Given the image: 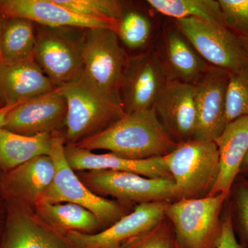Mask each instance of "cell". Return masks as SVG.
Listing matches in <instances>:
<instances>
[{
	"label": "cell",
	"instance_id": "cell-1",
	"mask_svg": "<svg viewBox=\"0 0 248 248\" xmlns=\"http://www.w3.org/2000/svg\"><path fill=\"white\" fill-rule=\"evenodd\" d=\"M77 146L88 151L105 150L130 159L164 156L177 146L161 123L154 108L124 113L104 130Z\"/></svg>",
	"mask_w": 248,
	"mask_h": 248
},
{
	"label": "cell",
	"instance_id": "cell-2",
	"mask_svg": "<svg viewBox=\"0 0 248 248\" xmlns=\"http://www.w3.org/2000/svg\"><path fill=\"white\" fill-rule=\"evenodd\" d=\"M58 89L66 102V138L71 144L104 130L125 113L120 96L106 92L84 75Z\"/></svg>",
	"mask_w": 248,
	"mask_h": 248
},
{
	"label": "cell",
	"instance_id": "cell-3",
	"mask_svg": "<svg viewBox=\"0 0 248 248\" xmlns=\"http://www.w3.org/2000/svg\"><path fill=\"white\" fill-rule=\"evenodd\" d=\"M164 158L175 182L177 199L208 196L219 170V154L215 141L181 142Z\"/></svg>",
	"mask_w": 248,
	"mask_h": 248
},
{
	"label": "cell",
	"instance_id": "cell-4",
	"mask_svg": "<svg viewBox=\"0 0 248 248\" xmlns=\"http://www.w3.org/2000/svg\"><path fill=\"white\" fill-rule=\"evenodd\" d=\"M229 195L180 199L169 204L165 215L172 222L179 248H216L221 231L219 216Z\"/></svg>",
	"mask_w": 248,
	"mask_h": 248
},
{
	"label": "cell",
	"instance_id": "cell-5",
	"mask_svg": "<svg viewBox=\"0 0 248 248\" xmlns=\"http://www.w3.org/2000/svg\"><path fill=\"white\" fill-rule=\"evenodd\" d=\"M174 25L210 66L232 73L248 66V54L239 37L226 25L189 17L174 19Z\"/></svg>",
	"mask_w": 248,
	"mask_h": 248
},
{
	"label": "cell",
	"instance_id": "cell-6",
	"mask_svg": "<svg viewBox=\"0 0 248 248\" xmlns=\"http://www.w3.org/2000/svg\"><path fill=\"white\" fill-rule=\"evenodd\" d=\"M50 156L56 171L53 182L40 201L78 204L102 221H113L124 217L123 210L118 204L94 193L80 180L67 161L63 139L58 135L54 136Z\"/></svg>",
	"mask_w": 248,
	"mask_h": 248
},
{
	"label": "cell",
	"instance_id": "cell-7",
	"mask_svg": "<svg viewBox=\"0 0 248 248\" xmlns=\"http://www.w3.org/2000/svg\"><path fill=\"white\" fill-rule=\"evenodd\" d=\"M86 31L82 41L84 76L106 92L120 96L129 57L117 32L108 29Z\"/></svg>",
	"mask_w": 248,
	"mask_h": 248
},
{
	"label": "cell",
	"instance_id": "cell-8",
	"mask_svg": "<svg viewBox=\"0 0 248 248\" xmlns=\"http://www.w3.org/2000/svg\"><path fill=\"white\" fill-rule=\"evenodd\" d=\"M62 29L42 27L36 35L34 59L57 89L73 84L84 75L82 40Z\"/></svg>",
	"mask_w": 248,
	"mask_h": 248
},
{
	"label": "cell",
	"instance_id": "cell-9",
	"mask_svg": "<svg viewBox=\"0 0 248 248\" xmlns=\"http://www.w3.org/2000/svg\"><path fill=\"white\" fill-rule=\"evenodd\" d=\"M90 190L120 200L146 202H167L177 198L172 178H148L135 173L90 170L83 176Z\"/></svg>",
	"mask_w": 248,
	"mask_h": 248
},
{
	"label": "cell",
	"instance_id": "cell-10",
	"mask_svg": "<svg viewBox=\"0 0 248 248\" xmlns=\"http://www.w3.org/2000/svg\"><path fill=\"white\" fill-rule=\"evenodd\" d=\"M167 81L157 53L128 58L120 91L125 113L153 109Z\"/></svg>",
	"mask_w": 248,
	"mask_h": 248
},
{
	"label": "cell",
	"instance_id": "cell-11",
	"mask_svg": "<svg viewBox=\"0 0 248 248\" xmlns=\"http://www.w3.org/2000/svg\"><path fill=\"white\" fill-rule=\"evenodd\" d=\"M166 202L139 204L133 213L122 217L110 228L94 234L68 231V242L74 248H120L122 243L151 231L165 216Z\"/></svg>",
	"mask_w": 248,
	"mask_h": 248
},
{
	"label": "cell",
	"instance_id": "cell-12",
	"mask_svg": "<svg viewBox=\"0 0 248 248\" xmlns=\"http://www.w3.org/2000/svg\"><path fill=\"white\" fill-rule=\"evenodd\" d=\"M230 72L211 66L195 84L197 126L194 140L210 141L215 140L228 124L226 95Z\"/></svg>",
	"mask_w": 248,
	"mask_h": 248
},
{
	"label": "cell",
	"instance_id": "cell-13",
	"mask_svg": "<svg viewBox=\"0 0 248 248\" xmlns=\"http://www.w3.org/2000/svg\"><path fill=\"white\" fill-rule=\"evenodd\" d=\"M0 14L5 18H23L52 29H108L117 32L120 22L81 16L55 0H0Z\"/></svg>",
	"mask_w": 248,
	"mask_h": 248
},
{
	"label": "cell",
	"instance_id": "cell-14",
	"mask_svg": "<svg viewBox=\"0 0 248 248\" xmlns=\"http://www.w3.org/2000/svg\"><path fill=\"white\" fill-rule=\"evenodd\" d=\"M153 108L174 141L179 143L194 140L197 126L195 85L168 80Z\"/></svg>",
	"mask_w": 248,
	"mask_h": 248
},
{
	"label": "cell",
	"instance_id": "cell-15",
	"mask_svg": "<svg viewBox=\"0 0 248 248\" xmlns=\"http://www.w3.org/2000/svg\"><path fill=\"white\" fill-rule=\"evenodd\" d=\"M66 112V100L57 89L16 106L6 115L3 128L26 136L55 133L65 124Z\"/></svg>",
	"mask_w": 248,
	"mask_h": 248
},
{
	"label": "cell",
	"instance_id": "cell-16",
	"mask_svg": "<svg viewBox=\"0 0 248 248\" xmlns=\"http://www.w3.org/2000/svg\"><path fill=\"white\" fill-rule=\"evenodd\" d=\"M34 58L0 62V105L15 107L56 90Z\"/></svg>",
	"mask_w": 248,
	"mask_h": 248
},
{
	"label": "cell",
	"instance_id": "cell-17",
	"mask_svg": "<svg viewBox=\"0 0 248 248\" xmlns=\"http://www.w3.org/2000/svg\"><path fill=\"white\" fill-rule=\"evenodd\" d=\"M65 155L73 170H104L135 173L148 178H172L164 156L130 159L111 153L95 154L71 143L65 146Z\"/></svg>",
	"mask_w": 248,
	"mask_h": 248
},
{
	"label": "cell",
	"instance_id": "cell-18",
	"mask_svg": "<svg viewBox=\"0 0 248 248\" xmlns=\"http://www.w3.org/2000/svg\"><path fill=\"white\" fill-rule=\"evenodd\" d=\"M214 141L219 154V170L208 196L220 193L230 195L248 152V116L239 117L227 124Z\"/></svg>",
	"mask_w": 248,
	"mask_h": 248
},
{
	"label": "cell",
	"instance_id": "cell-19",
	"mask_svg": "<svg viewBox=\"0 0 248 248\" xmlns=\"http://www.w3.org/2000/svg\"><path fill=\"white\" fill-rule=\"evenodd\" d=\"M157 55L169 81L195 84L212 66L197 53L176 27L166 32L164 54L162 56Z\"/></svg>",
	"mask_w": 248,
	"mask_h": 248
},
{
	"label": "cell",
	"instance_id": "cell-20",
	"mask_svg": "<svg viewBox=\"0 0 248 248\" xmlns=\"http://www.w3.org/2000/svg\"><path fill=\"white\" fill-rule=\"evenodd\" d=\"M55 133L26 136L0 127V166L15 169L41 155H48L53 147Z\"/></svg>",
	"mask_w": 248,
	"mask_h": 248
},
{
	"label": "cell",
	"instance_id": "cell-21",
	"mask_svg": "<svg viewBox=\"0 0 248 248\" xmlns=\"http://www.w3.org/2000/svg\"><path fill=\"white\" fill-rule=\"evenodd\" d=\"M55 164L48 155H41L13 170L10 184L31 202H39L55 177Z\"/></svg>",
	"mask_w": 248,
	"mask_h": 248
},
{
	"label": "cell",
	"instance_id": "cell-22",
	"mask_svg": "<svg viewBox=\"0 0 248 248\" xmlns=\"http://www.w3.org/2000/svg\"><path fill=\"white\" fill-rule=\"evenodd\" d=\"M3 248H74L27 215L17 213L8 228Z\"/></svg>",
	"mask_w": 248,
	"mask_h": 248
},
{
	"label": "cell",
	"instance_id": "cell-23",
	"mask_svg": "<svg viewBox=\"0 0 248 248\" xmlns=\"http://www.w3.org/2000/svg\"><path fill=\"white\" fill-rule=\"evenodd\" d=\"M35 44L33 22L23 18H5L1 33V61L34 58Z\"/></svg>",
	"mask_w": 248,
	"mask_h": 248
},
{
	"label": "cell",
	"instance_id": "cell-24",
	"mask_svg": "<svg viewBox=\"0 0 248 248\" xmlns=\"http://www.w3.org/2000/svg\"><path fill=\"white\" fill-rule=\"evenodd\" d=\"M41 216L54 226L69 231H88L97 228L100 220L90 210L76 203L37 202Z\"/></svg>",
	"mask_w": 248,
	"mask_h": 248
},
{
	"label": "cell",
	"instance_id": "cell-25",
	"mask_svg": "<svg viewBox=\"0 0 248 248\" xmlns=\"http://www.w3.org/2000/svg\"><path fill=\"white\" fill-rule=\"evenodd\" d=\"M160 14L174 19L194 17L213 24L225 25L221 7L215 0H148Z\"/></svg>",
	"mask_w": 248,
	"mask_h": 248
},
{
	"label": "cell",
	"instance_id": "cell-26",
	"mask_svg": "<svg viewBox=\"0 0 248 248\" xmlns=\"http://www.w3.org/2000/svg\"><path fill=\"white\" fill-rule=\"evenodd\" d=\"M227 122L248 116V66L230 73L226 95Z\"/></svg>",
	"mask_w": 248,
	"mask_h": 248
},
{
	"label": "cell",
	"instance_id": "cell-27",
	"mask_svg": "<svg viewBox=\"0 0 248 248\" xmlns=\"http://www.w3.org/2000/svg\"><path fill=\"white\" fill-rule=\"evenodd\" d=\"M151 21L144 15L130 11L124 14L121 18L117 34L126 46L137 49L146 45L151 36Z\"/></svg>",
	"mask_w": 248,
	"mask_h": 248
},
{
	"label": "cell",
	"instance_id": "cell-28",
	"mask_svg": "<svg viewBox=\"0 0 248 248\" xmlns=\"http://www.w3.org/2000/svg\"><path fill=\"white\" fill-rule=\"evenodd\" d=\"M70 11L86 17L120 21L124 15L117 0H55Z\"/></svg>",
	"mask_w": 248,
	"mask_h": 248
},
{
	"label": "cell",
	"instance_id": "cell-29",
	"mask_svg": "<svg viewBox=\"0 0 248 248\" xmlns=\"http://www.w3.org/2000/svg\"><path fill=\"white\" fill-rule=\"evenodd\" d=\"M233 210L230 209L234 232H239L240 244L248 248V179L234 182Z\"/></svg>",
	"mask_w": 248,
	"mask_h": 248
},
{
	"label": "cell",
	"instance_id": "cell-30",
	"mask_svg": "<svg viewBox=\"0 0 248 248\" xmlns=\"http://www.w3.org/2000/svg\"><path fill=\"white\" fill-rule=\"evenodd\" d=\"M223 22L238 37L248 38V0H218Z\"/></svg>",
	"mask_w": 248,
	"mask_h": 248
},
{
	"label": "cell",
	"instance_id": "cell-31",
	"mask_svg": "<svg viewBox=\"0 0 248 248\" xmlns=\"http://www.w3.org/2000/svg\"><path fill=\"white\" fill-rule=\"evenodd\" d=\"M120 248H179L169 228L156 226L151 231L129 240Z\"/></svg>",
	"mask_w": 248,
	"mask_h": 248
},
{
	"label": "cell",
	"instance_id": "cell-32",
	"mask_svg": "<svg viewBox=\"0 0 248 248\" xmlns=\"http://www.w3.org/2000/svg\"><path fill=\"white\" fill-rule=\"evenodd\" d=\"M216 248H246L240 244L235 234L229 208L221 221V231Z\"/></svg>",
	"mask_w": 248,
	"mask_h": 248
},
{
	"label": "cell",
	"instance_id": "cell-33",
	"mask_svg": "<svg viewBox=\"0 0 248 248\" xmlns=\"http://www.w3.org/2000/svg\"><path fill=\"white\" fill-rule=\"evenodd\" d=\"M15 107L0 108V127H3L6 115Z\"/></svg>",
	"mask_w": 248,
	"mask_h": 248
},
{
	"label": "cell",
	"instance_id": "cell-34",
	"mask_svg": "<svg viewBox=\"0 0 248 248\" xmlns=\"http://www.w3.org/2000/svg\"><path fill=\"white\" fill-rule=\"evenodd\" d=\"M243 174L246 177V179H248V152L246 156H245L244 161L241 165V172L240 174Z\"/></svg>",
	"mask_w": 248,
	"mask_h": 248
},
{
	"label": "cell",
	"instance_id": "cell-35",
	"mask_svg": "<svg viewBox=\"0 0 248 248\" xmlns=\"http://www.w3.org/2000/svg\"><path fill=\"white\" fill-rule=\"evenodd\" d=\"M5 17H3L2 15L0 14V62H1V33H2L3 25Z\"/></svg>",
	"mask_w": 248,
	"mask_h": 248
},
{
	"label": "cell",
	"instance_id": "cell-36",
	"mask_svg": "<svg viewBox=\"0 0 248 248\" xmlns=\"http://www.w3.org/2000/svg\"><path fill=\"white\" fill-rule=\"evenodd\" d=\"M239 39L241 45H242L243 48L246 50V53L248 54V38L239 37Z\"/></svg>",
	"mask_w": 248,
	"mask_h": 248
},
{
	"label": "cell",
	"instance_id": "cell-37",
	"mask_svg": "<svg viewBox=\"0 0 248 248\" xmlns=\"http://www.w3.org/2000/svg\"><path fill=\"white\" fill-rule=\"evenodd\" d=\"M0 108H2V107H1V105H0Z\"/></svg>",
	"mask_w": 248,
	"mask_h": 248
}]
</instances>
